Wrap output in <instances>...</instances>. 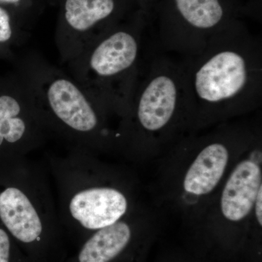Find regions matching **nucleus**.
I'll return each instance as SVG.
<instances>
[{"instance_id": "f257e3e1", "label": "nucleus", "mask_w": 262, "mask_h": 262, "mask_svg": "<svg viewBox=\"0 0 262 262\" xmlns=\"http://www.w3.org/2000/svg\"><path fill=\"white\" fill-rule=\"evenodd\" d=\"M177 57L191 122L219 120L261 106V39L244 20L198 53Z\"/></svg>"}, {"instance_id": "f03ea898", "label": "nucleus", "mask_w": 262, "mask_h": 262, "mask_svg": "<svg viewBox=\"0 0 262 262\" xmlns=\"http://www.w3.org/2000/svg\"><path fill=\"white\" fill-rule=\"evenodd\" d=\"M151 3L126 23L115 24L70 63L69 75L108 116H127L143 69L141 54L150 29Z\"/></svg>"}, {"instance_id": "7ed1b4c3", "label": "nucleus", "mask_w": 262, "mask_h": 262, "mask_svg": "<svg viewBox=\"0 0 262 262\" xmlns=\"http://www.w3.org/2000/svg\"><path fill=\"white\" fill-rule=\"evenodd\" d=\"M0 186V224L32 262H63L62 229L48 170L28 157L8 160Z\"/></svg>"}, {"instance_id": "20e7f679", "label": "nucleus", "mask_w": 262, "mask_h": 262, "mask_svg": "<svg viewBox=\"0 0 262 262\" xmlns=\"http://www.w3.org/2000/svg\"><path fill=\"white\" fill-rule=\"evenodd\" d=\"M47 165L62 229L76 247L98 229L126 217V191L112 182L94 153L72 147L64 155L48 158Z\"/></svg>"}, {"instance_id": "39448f33", "label": "nucleus", "mask_w": 262, "mask_h": 262, "mask_svg": "<svg viewBox=\"0 0 262 262\" xmlns=\"http://www.w3.org/2000/svg\"><path fill=\"white\" fill-rule=\"evenodd\" d=\"M18 73L49 134L93 153L116 145L107 113L69 74L37 56L26 58Z\"/></svg>"}, {"instance_id": "423d86ee", "label": "nucleus", "mask_w": 262, "mask_h": 262, "mask_svg": "<svg viewBox=\"0 0 262 262\" xmlns=\"http://www.w3.org/2000/svg\"><path fill=\"white\" fill-rule=\"evenodd\" d=\"M184 118L189 120L178 58L158 52L141 72L130 111L116 132V145L162 137Z\"/></svg>"}, {"instance_id": "0eeeda50", "label": "nucleus", "mask_w": 262, "mask_h": 262, "mask_svg": "<svg viewBox=\"0 0 262 262\" xmlns=\"http://www.w3.org/2000/svg\"><path fill=\"white\" fill-rule=\"evenodd\" d=\"M247 14L241 0H153L150 29L159 53L191 56Z\"/></svg>"}, {"instance_id": "6e6552de", "label": "nucleus", "mask_w": 262, "mask_h": 262, "mask_svg": "<svg viewBox=\"0 0 262 262\" xmlns=\"http://www.w3.org/2000/svg\"><path fill=\"white\" fill-rule=\"evenodd\" d=\"M49 134L20 74L0 77V155L8 160L27 157Z\"/></svg>"}, {"instance_id": "1a4fd4ad", "label": "nucleus", "mask_w": 262, "mask_h": 262, "mask_svg": "<svg viewBox=\"0 0 262 262\" xmlns=\"http://www.w3.org/2000/svg\"><path fill=\"white\" fill-rule=\"evenodd\" d=\"M119 0H65L63 28L56 42L62 63H70L106 29L118 23Z\"/></svg>"}, {"instance_id": "9d476101", "label": "nucleus", "mask_w": 262, "mask_h": 262, "mask_svg": "<svg viewBox=\"0 0 262 262\" xmlns=\"http://www.w3.org/2000/svg\"><path fill=\"white\" fill-rule=\"evenodd\" d=\"M261 188L259 165L253 160L241 161L231 173L222 192L221 209L225 218L234 222L246 218L252 211Z\"/></svg>"}, {"instance_id": "9b49d317", "label": "nucleus", "mask_w": 262, "mask_h": 262, "mask_svg": "<svg viewBox=\"0 0 262 262\" xmlns=\"http://www.w3.org/2000/svg\"><path fill=\"white\" fill-rule=\"evenodd\" d=\"M229 149L227 143L212 141L196 155L184 179V189L189 194L203 196L216 187L227 168Z\"/></svg>"}, {"instance_id": "f8f14e48", "label": "nucleus", "mask_w": 262, "mask_h": 262, "mask_svg": "<svg viewBox=\"0 0 262 262\" xmlns=\"http://www.w3.org/2000/svg\"><path fill=\"white\" fill-rule=\"evenodd\" d=\"M21 40L17 36L9 13L0 6V57L11 54Z\"/></svg>"}, {"instance_id": "ddd939ff", "label": "nucleus", "mask_w": 262, "mask_h": 262, "mask_svg": "<svg viewBox=\"0 0 262 262\" xmlns=\"http://www.w3.org/2000/svg\"><path fill=\"white\" fill-rule=\"evenodd\" d=\"M0 262H32L2 225H0Z\"/></svg>"}, {"instance_id": "4468645a", "label": "nucleus", "mask_w": 262, "mask_h": 262, "mask_svg": "<svg viewBox=\"0 0 262 262\" xmlns=\"http://www.w3.org/2000/svg\"><path fill=\"white\" fill-rule=\"evenodd\" d=\"M255 213H256V220L258 221V225H262V188L260 189L258 195L256 196L254 203Z\"/></svg>"}, {"instance_id": "2eb2a0df", "label": "nucleus", "mask_w": 262, "mask_h": 262, "mask_svg": "<svg viewBox=\"0 0 262 262\" xmlns=\"http://www.w3.org/2000/svg\"><path fill=\"white\" fill-rule=\"evenodd\" d=\"M22 0H0V3H5L8 5H19L21 3Z\"/></svg>"}]
</instances>
